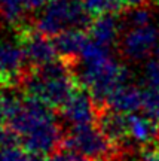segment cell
<instances>
[{
	"mask_svg": "<svg viewBox=\"0 0 159 161\" xmlns=\"http://www.w3.org/2000/svg\"><path fill=\"white\" fill-rule=\"evenodd\" d=\"M33 154L19 145L0 148V161H33Z\"/></svg>",
	"mask_w": 159,
	"mask_h": 161,
	"instance_id": "cell-18",
	"label": "cell"
},
{
	"mask_svg": "<svg viewBox=\"0 0 159 161\" xmlns=\"http://www.w3.org/2000/svg\"><path fill=\"white\" fill-rule=\"evenodd\" d=\"M140 161H159V148L144 151L141 154V160Z\"/></svg>",
	"mask_w": 159,
	"mask_h": 161,
	"instance_id": "cell-21",
	"label": "cell"
},
{
	"mask_svg": "<svg viewBox=\"0 0 159 161\" xmlns=\"http://www.w3.org/2000/svg\"><path fill=\"white\" fill-rule=\"evenodd\" d=\"M27 57L19 40H0V85L15 86L25 76Z\"/></svg>",
	"mask_w": 159,
	"mask_h": 161,
	"instance_id": "cell-8",
	"label": "cell"
},
{
	"mask_svg": "<svg viewBox=\"0 0 159 161\" xmlns=\"http://www.w3.org/2000/svg\"><path fill=\"white\" fill-rule=\"evenodd\" d=\"M21 143V136L11 125L0 127V148L3 146H15Z\"/></svg>",
	"mask_w": 159,
	"mask_h": 161,
	"instance_id": "cell-19",
	"label": "cell"
},
{
	"mask_svg": "<svg viewBox=\"0 0 159 161\" xmlns=\"http://www.w3.org/2000/svg\"><path fill=\"white\" fill-rule=\"evenodd\" d=\"M91 17L82 0H51L42 8L34 27L43 35L54 37L64 30L89 27Z\"/></svg>",
	"mask_w": 159,
	"mask_h": 161,
	"instance_id": "cell-3",
	"label": "cell"
},
{
	"mask_svg": "<svg viewBox=\"0 0 159 161\" xmlns=\"http://www.w3.org/2000/svg\"><path fill=\"white\" fill-rule=\"evenodd\" d=\"M149 116H152L153 119H156L159 122V102H158V104H156V106L153 108V110L149 114Z\"/></svg>",
	"mask_w": 159,
	"mask_h": 161,
	"instance_id": "cell-23",
	"label": "cell"
},
{
	"mask_svg": "<svg viewBox=\"0 0 159 161\" xmlns=\"http://www.w3.org/2000/svg\"><path fill=\"white\" fill-rule=\"evenodd\" d=\"M141 86L159 91V58L155 55L146 60V64L143 67Z\"/></svg>",
	"mask_w": 159,
	"mask_h": 161,
	"instance_id": "cell-17",
	"label": "cell"
},
{
	"mask_svg": "<svg viewBox=\"0 0 159 161\" xmlns=\"http://www.w3.org/2000/svg\"><path fill=\"white\" fill-rule=\"evenodd\" d=\"M150 23H152V12L147 8V5L130 8V12H126V15L122 19L124 29L140 27V25H146Z\"/></svg>",
	"mask_w": 159,
	"mask_h": 161,
	"instance_id": "cell-16",
	"label": "cell"
},
{
	"mask_svg": "<svg viewBox=\"0 0 159 161\" xmlns=\"http://www.w3.org/2000/svg\"><path fill=\"white\" fill-rule=\"evenodd\" d=\"M95 100L85 86H77L61 108V116L70 128L95 124L98 119V112L95 108Z\"/></svg>",
	"mask_w": 159,
	"mask_h": 161,
	"instance_id": "cell-7",
	"label": "cell"
},
{
	"mask_svg": "<svg viewBox=\"0 0 159 161\" xmlns=\"http://www.w3.org/2000/svg\"><path fill=\"white\" fill-rule=\"evenodd\" d=\"M82 3L92 17H98L103 14H116L125 8L122 0H82Z\"/></svg>",
	"mask_w": 159,
	"mask_h": 161,
	"instance_id": "cell-15",
	"label": "cell"
},
{
	"mask_svg": "<svg viewBox=\"0 0 159 161\" xmlns=\"http://www.w3.org/2000/svg\"><path fill=\"white\" fill-rule=\"evenodd\" d=\"M5 119H6V115H5V110H3V106H2V102H0V127L3 125Z\"/></svg>",
	"mask_w": 159,
	"mask_h": 161,
	"instance_id": "cell-24",
	"label": "cell"
},
{
	"mask_svg": "<svg viewBox=\"0 0 159 161\" xmlns=\"http://www.w3.org/2000/svg\"><path fill=\"white\" fill-rule=\"evenodd\" d=\"M25 11L27 9L21 0H0V15L11 25H19L21 29Z\"/></svg>",
	"mask_w": 159,
	"mask_h": 161,
	"instance_id": "cell-14",
	"label": "cell"
},
{
	"mask_svg": "<svg viewBox=\"0 0 159 161\" xmlns=\"http://www.w3.org/2000/svg\"><path fill=\"white\" fill-rule=\"evenodd\" d=\"M33 161H49V160H48V157H37V155H34L33 157Z\"/></svg>",
	"mask_w": 159,
	"mask_h": 161,
	"instance_id": "cell-25",
	"label": "cell"
},
{
	"mask_svg": "<svg viewBox=\"0 0 159 161\" xmlns=\"http://www.w3.org/2000/svg\"><path fill=\"white\" fill-rule=\"evenodd\" d=\"M125 8H135V6L147 5V0H122Z\"/></svg>",
	"mask_w": 159,
	"mask_h": 161,
	"instance_id": "cell-22",
	"label": "cell"
},
{
	"mask_svg": "<svg viewBox=\"0 0 159 161\" xmlns=\"http://www.w3.org/2000/svg\"><path fill=\"white\" fill-rule=\"evenodd\" d=\"M156 2H158V0H156Z\"/></svg>",
	"mask_w": 159,
	"mask_h": 161,
	"instance_id": "cell-27",
	"label": "cell"
},
{
	"mask_svg": "<svg viewBox=\"0 0 159 161\" xmlns=\"http://www.w3.org/2000/svg\"><path fill=\"white\" fill-rule=\"evenodd\" d=\"M126 128L128 140L132 143L146 146L159 142V122L146 114H126Z\"/></svg>",
	"mask_w": 159,
	"mask_h": 161,
	"instance_id": "cell-10",
	"label": "cell"
},
{
	"mask_svg": "<svg viewBox=\"0 0 159 161\" xmlns=\"http://www.w3.org/2000/svg\"><path fill=\"white\" fill-rule=\"evenodd\" d=\"M120 54L131 63L146 61L159 48V29L153 24L130 27L119 39Z\"/></svg>",
	"mask_w": 159,
	"mask_h": 161,
	"instance_id": "cell-5",
	"label": "cell"
},
{
	"mask_svg": "<svg viewBox=\"0 0 159 161\" xmlns=\"http://www.w3.org/2000/svg\"><path fill=\"white\" fill-rule=\"evenodd\" d=\"M73 69L74 64L64 58L54 60L42 67H33L23 79L24 91L54 109H61L79 86V79Z\"/></svg>",
	"mask_w": 159,
	"mask_h": 161,
	"instance_id": "cell-1",
	"label": "cell"
},
{
	"mask_svg": "<svg viewBox=\"0 0 159 161\" xmlns=\"http://www.w3.org/2000/svg\"><path fill=\"white\" fill-rule=\"evenodd\" d=\"M122 29L124 24L119 17H116V14H103L91 21L88 27V37L98 45L112 49L120 39Z\"/></svg>",
	"mask_w": 159,
	"mask_h": 161,
	"instance_id": "cell-9",
	"label": "cell"
},
{
	"mask_svg": "<svg viewBox=\"0 0 159 161\" xmlns=\"http://www.w3.org/2000/svg\"><path fill=\"white\" fill-rule=\"evenodd\" d=\"M98 127L113 143H122L128 140V128H126V115L114 110L100 109L98 112Z\"/></svg>",
	"mask_w": 159,
	"mask_h": 161,
	"instance_id": "cell-13",
	"label": "cell"
},
{
	"mask_svg": "<svg viewBox=\"0 0 159 161\" xmlns=\"http://www.w3.org/2000/svg\"><path fill=\"white\" fill-rule=\"evenodd\" d=\"M88 40V35L83 33V29H68L54 36V43L58 55L67 61L76 63L80 55V51Z\"/></svg>",
	"mask_w": 159,
	"mask_h": 161,
	"instance_id": "cell-12",
	"label": "cell"
},
{
	"mask_svg": "<svg viewBox=\"0 0 159 161\" xmlns=\"http://www.w3.org/2000/svg\"><path fill=\"white\" fill-rule=\"evenodd\" d=\"M18 40L23 46L27 61L31 67H42L54 61L58 55L54 39H51V36L43 35L36 27L30 29L23 25L19 29Z\"/></svg>",
	"mask_w": 159,
	"mask_h": 161,
	"instance_id": "cell-6",
	"label": "cell"
},
{
	"mask_svg": "<svg viewBox=\"0 0 159 161\" xmlns=\"http://www.w3.org/2000/svg\"><path fill=\"white\" fill-rule=\"evenodd\" d=\"M113 142L95 124L70 128L61 146L77 151L89 161H107L113 154Z\"/></svg>",
	"mask_w": 159,
	"mask_h": 161,
	"instance_id": "cell-4",
	"label": "cell"
},
{
	"mask_svg": "<svg viewBox=\"0 0 159 161\" xmlns=\"http://www.w3.org/2000/svg\"><path fill=\"white\" fill-rule=\"evenodd\" d=\"M106 108L119 114H134L143 110V86L124 84L118 86L106 102Z\"/></svg>",
	"mask_w": 159,
	"mask_h": 161,
	"instance_id": "cell-11",
	"label": "cell"
},
{
	"mask_svg": "<svg viewBox=\"0 0 159 161\" xmlns=\"http://www.w3.org/2000/svg\"><path fill=\"white\" fill-rule=\"evenodd\" d=\"M158 5H159V0H158Z\"/></svg>",
	"mask_w": 159,
	"mask_h": 161,
	"instance_id": "cell-26",
	"label": "cell"
},
{
	"mask_svg": "<svg viewBox=\"0 0 159 161\" xmlns=\"http://www.w3.org/2000/svg\"><path fill=\"white\" fill-rule=\"evenodd\" d=\"M21 2L27 11H39L42 8H45L51 0H21Z\"/></svg>",
	"mask_w": 159,
	"mask_h": 161,
	"instance_id": "cell-20",
	"label": "cell"
},
{
	"mask_svg": "<svg viewBox=\"0 0 159 161\" xmlns=\"http://www.w3.org/2000/svg\"><path fill=\"white\" fill-rule=\"evenodd\" d=\"M77 70V79L88 91L97 104H106L109 96L130 79L125 66L112 57V52H106L89 60H79L74 63Z\"/></svg>",
	"mask_w": 159,
	"mask_h": 161,
	"instance_id": "cell-2",
	"label": "cell"
}]
</instances>
